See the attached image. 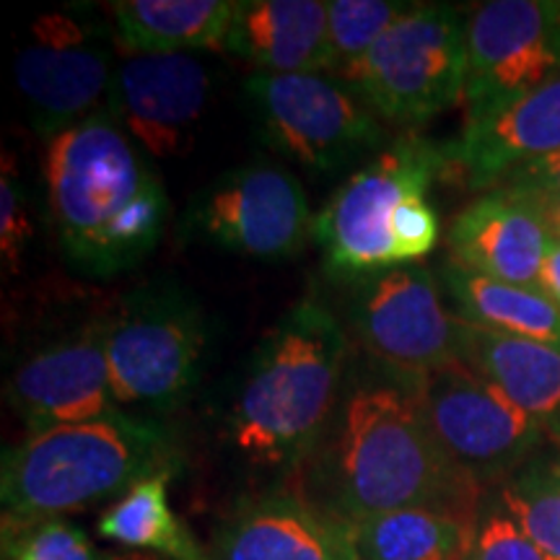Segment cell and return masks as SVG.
Listing matches in <instances>:
<instances>
[{
    "mask_svg": "<svg viewBox=\"0 0 560 560\" xmlns=\"http://www.w3.org/2000/svg\"><path fill=\"white\" fill-rule=\"evenodd\" d=\"M322 511L355 524L395 509H433L475 522L486 490L433 433L420 376L353 366L314 446ZM306 459V462H310Z\"/></svg>",
    "mask_w": 560,
    "mask_h": 560,
    "instance_id": "obj_1",
    "label": "cell"
},
{
    "mask_svg": "<svg viewBox=\"0 0 560 560\" xmlns=\"http://www.w3.org/2000/svg\"><path fill=\"white\" fill-rule=\"evenodd\" d=\"M45 190L62 255L94 278L136 268L170 215L164 182L109 109L50 140Z\"/></svg>",
    "mask_w": 560,
    "mask_h": 560,
    "instance_id": "obj_2",
    "label": "cell"
},
{
    "mask_svg": "<svg viewBox=\"0 0 560 560\" xmlns=\"http://www.w3.org/2000/svg\"><path fill=\"white\" fill-rule=\"evenodd\" d=\"M338 317L306 299L265 335L229 412V436L262 470L306 465L330 420L348 369Z\"/></svg>",
    "mask_w": 560,
    "mask_h": 560,
    "instance_id": "obj_3",
    "label": "cell"
},
{
    "mask_svg": "<svg viewBox=\"0 0 560 560\" xmlns=\"http://www.w3.org/2000/svg\"><path fill=\"white\" fill-rule=\"evenodd\" d=\"M177 470V446L156 420L112 410L102 418L30 433L3 454L5 524L60 520L138 482Z\"/></svg>",
    "mask_w": 560,
    "mask_h": 560,
    "instance_id": "obj_4",
    "label": "cell"
},
{
    "mask_svg": "<svg viewBox=\"0 0 560 560\" xmlns=\"http://www.w3.org/2000/svg\"><path fill=\"white\" fill-rule=\"evenodd\" d=\"M208 322L179 285L130 293L104 322V353L117 408L172 412L200 380Z\"/></svg>",
    "mask_w": 560,
    "mask_h": 560,
    "instance_id": "obj_5",
    "label": "cell"
},
{
    "mask_svg": "<svg viewBox=\"0 0 560 560\" xmlns=\"http://www.w3.org/2000/svg\"><path fill=\"white\" fill-rule=\"evenodd\" d=\"M338 75L384 120H431L465 100V21L446 3H412L363 58Z\"/></svg>",
    "mask_w": 560,
    "mask_h": 560,
    "instance_id": "obj_6",
    "label": "cell"
},
{
    "mask_svg": "<svg viewBox=\"0 0 560 560\" xmlns=\"http://www.w3.org/2000/svg\"><path fill=\"white\" fill-rule=\"evenodd\" d=\"M450 172L444 145L402 136L376 153L314 215L312 240L325 252L327 270L342 280L400 268L392 219L408 198L425 195Z\"/></svg>",
    "mask_w": 560,
    "mask_h": 560,
    "instance_id": "obj_7",
    "label": "cell"
},
{
    "mask_svg": "<svg viewBox=\"0 0 560 560\" xmlns=\"http://www.w3.org/2000/svg\"><path fill=\"white\" fill-rule=\"evenodd\" d=\"M247 100L265 143L280 156L332 172L384 143L380 115L342 75L255 73Z\"/></svg>",
    "mask_w": 560,
    "mask_h": 560,
    "instance_id": "obj_8",
    "label": "cell"
},
{
    "mask_svg": "<svg viewBox=\"0 0 560 560\" xmlns=\"http://www.w3.org/2000/svg\"><path fill=\"white\" fill-rule=\"evenodd\" d=\"M420 400L441 446L482 490L506 482L548 441L506 392L462 361L420 376Z\"/></svg>",
    "mask_w": 560,
    "mask_h": 560,
    "instance_id": "obj_9",
    "label": "cell"
},
{
    "mask_svg": "<svg viewBox=\"0 0 560 560\" xmlns=\"http://www.w3.org/2000/svg\"><path fill=\"white\" fill-rule=\"evenodd\" d=\"M348 338L371 361L423 376L459 361L462 319L444 306L429 268L402 265L355 280Z\"/></svg>",
    "mask_w": 560,
    "mask_h": 560,
    "instance_id": "obj_10",
    "label": "cell"
},
{
    "mask_svg": "<svg viewBox=\"0 0 560 560\" xmlns=\"http://www.w3.org/2000/svg\"><path fill=\"white\" fill-rule=\"evenodd\" d=\"M467 120H486L560 73V0H488L465 19Z\"/></svg>",
    "mask_w": 560,
    "mask_h": 560,
    "instance_id": "obj_11",
    "label": "cell"
},
{
    "mask_svg": "<svg viewBox=\"0 0 560 560\" xmlns=\"http://www.w3.org/2000/svg\"><path fill=\"white\" fill-rule=\"evenodd\" d=\"M192 240L252 260H289L312 240L314 215L299 179L276 164L221 174L195 195L185 213Z\"/></svg>",
    "mask_w": 560,
    "mask_h": 560,
    "instance_id": "obj_12",
    "label": "cell"
},
{
    "mask_svg": "<svg viewBox=\"0 0 560 560\" xmlns=\"http://www.w3.org/2000/svg\"><path fill=\"white\" fill-rule=\"evenodd\" d=\"M115 73L104 30L68 13L42 16L16 58V83L30 120L50 138L107 109Z\"/></svg>",
    "mask_w": 560,
    "mask_h": 560,
    "instance_id": "obj_13",
    "label": "cell"
},
{
    "mask_svg": "<svg viewBox=\"0 0 560 560\" xmlns=\"http://www.w3.org/2000/svg\"><path fill=\"white\" fill-rule=\"evenodd\" d=\"M210 91L190 52L132 55L117 68L107 109L145 156L172 159L190 145Z\"/></svg>",
    "mask_w": 560,
    "mask_h": 560,
    "instance_id": "obj_14",
    "label": "cell"
},
{
    "mask_svg": "<svg viewBox=\"0 0 560 560\" xmlns=\"http://www.w3.org/2000/svg\"><path fill=\"white\" fill-rule=\"evenodd\" d=\"M5 395L30 433L117 410L104 353V322L32 353L11 374Z\"/></svg>",
    "mask_w": 560,
    "mask_h": 560,
    "instance_id": "obj_15",
    "label": "cell"
},
{
    "mask_svg": "<svg viewBox=\"0 0 560 560\" xmlns=\"http://www.w3.org/2000/svg\"><path fill=\"white\" fill-rule=\"evenodd\" d=\"M560 151V73L486 120L465 122L444 145L450 172L470 190H490L503 174Z\"/></svg>",
    "mask_w": 560,
    "mask_h": 560,
    "instance_id": "obj_16",
    "label": "cell"
},
{
    "mask_svg": "<svg viewBox=\"0 0 560 560\" xmlns=\"http://www.w3.org/2000/svg\"><path fill=\"white\" fill-rule=\"evenodd\" d=\"M210 560H355L350 529L317 503L272 493L223 524Z\"/></svg>",
    "mask_w": 560,
    "mask_h": 560,
    "instance_id": "obj_17",
    "label": "cell"
},
{
    "mask_svg": "<svg viewBox=\"0 0 560 560\" xmlns=\"http://www.w3.org/2000/svg\"><path fill=\"white\" fill-rule=\"evenodd\" d=\"M550 231L527 200L488 190L459 210L446 244L450 257L478 276L537 289Z\"/></svg>",
    "mask_w": 560,
    "mask_h": 560,
    "instance_id": "obj_18",
    "label": "cell"
},
{
    "mask_svg": "<svg viewBox=\"0 0 560 560\" xmlns=\"http://www.w3.org/2000/svg\"><path fill=\"white\" fill-rule=\"evenodd\" d=\"M223 50L257 73H332L327 0H242L234 3Z\"/></svg>",
    "mask_w": 560,
    "mask_h": 560,
    "instance_id": "obj_19",
    "label": "cell"
},
{
    "mask_svg": "<svg viewBox=\"0 0 560 560\" xmlns=\"http://www.w3.org/2000/svg\"><path fill=\"white\" fill-rule=\"evenodd\" d=\"M459 361L506 392L548 441L560 444V348L462 322Z\"/></svg>",
    "mask_w": 560,
    "mask_h": 560,
    "instance_id": "obj_20",
    "label": "cell"
},
{
    "mask_svg": "<svg viewBox=\"0 0 560 560\" xmlns=\"http://www.w3.org/2000/svg\"><path fill=\"white\" fill-rule=\"evenodd\" d=\"M439 280L467 325L560 348V312L537 289L478 276L452 257L441 262Z\"/></svg>",
    "mask_w": 560,
    "mask_h": 560,
    "instance_id": "obj_21",
    "label": "cell"
},
{
    "mask_svg": "<svg viewBox=\"0 0 560 560\" xmlns=\"http://www.w3.org/2000/svg\"><path fill=\"white\" fill-rule=\"evenodd\" d=\"M117 37L136 55L192 52L223 47L234 3L229 0H120Z\"/></svg>",
    "mask_w": 560,
    "mask_h": 560,
    "instance_id": "obj_22",
    "label": "cell"
},
{
    "mask_svg": "<svg viewBox=\"0 0 560 560\" xmlns=\"http://www.w3.org/2000/svg\"><path fill=\"white\" fill-rule=\"evenodd\" d=\"M348 529L355 560H467L475 522L433 509H395Z\"/></svg>",
    "mask_w": 560,
    "mask_h": 560,
    "instance_id": "obj_23",
    "label": "cell"
},
{
    "mask_svg": "<svg viewBox=\"0 0 560 560\" xmlns=\"http://www.w3.org/2000/svg\"><path fill=\"white\" fill-rule=\"evenodd\" d=\"M172 472L138 482L96 522V532L125 550L156 552L170 560H210L170 506Z\"/></svg>",
    "mask_w": 560,
    "mask_h": 560,
    "instance_id": "obj_24",
    "label": "cell"
},
{
    "mask_svg": "<svg viewBox=\"0 0 560 560\" xmlns=\"http://www.w3.org/2000/svg\"><path fill=\"white\" fill-rule=\"evenodd\" d=\"M495 490L532 540L560 560V444L542 446Z\"/></svg>",
    "mask_w": 560,
    "mask_h": 560,
    "instance_id": "obj_25",
    "label": "cell"
},
{
    "mask_svg": "<svg viewBox=\"0 0 560 560\" xmlns=\"http://www.w3.org/2000/svg\"><path fill=\"white\" fill-rule=\"evenodd\" d=\"M330 50L335 70L363 58L412 9L402 0H330Z\"/></svg>",
    "mask_w": 560,
    "mask_h": 560,
    "instance_id": "obj_26",
    "label": "cell"
},
{
    "mask_svg": "<svg viewBox=\"0 0 560 560\" xmlns=\"http://www.w3.org/2000/svg\"><path fill=\"white\" fill-rule=\"evenodd\" d=\"M5 560H104L86 532L62 520L34 524L3 522Z\"/></svg>",
    "mask_w": 560,
    "mask_h": 560,
    "instance_id": "obj_27",
    "label": "cell"
},
{
    "mask_svg": "<svg viewBox=\"0 0 560 560\" xmlns=\"http://www.w3.org/2000/svg\"><path fill=\"white\" fill-rule=\"evenodd\" d=\"M467 560H556L537 545L501 501L499 490L482 495Z\"/></svg>",
    "mask_w": 560,
    "mask_h": 560,
    "instance_id": "obj_28",
    "label": "cell"
},
{
    "mask_svg": "<svg viewBox=\"0 0 560 560\" xmlns=\"http://www.w3.org/2000/svg\"><path fill=\"white\" fill-rule=\"evenodd\" d=\"M439 215L429 206L425 195L405 200L395 210V219H392V236H395L400 268L402 265H418V260L431 255L439 242Z\"/></svg>",
    "mask_w": 560,
    "mask_h": 560,
    "instance_id": "obj_29",
    "label": "cell"
},
{
    "mask_svg": "<svg viewBox=\"0 0 560 560\" xmlns=\"http://www.w3.org/2000/svg\"><path fill=\"white\" fill-rule=\"evenodd\" d=\"M32 240V221L26 213L24 190L16 174L9 170L0 179V252H3L5 268L16 272L24 257L26 244Z\"/></svg>",
    "mask_w": 560,
    "mask_h": 560,
    "instance_id": "obj_30",
    "label": "cell"
},
{
    "mask_svg": "<svg viewBox=\"0 0 560 560\" xmlns=\"http://www.w3.org/2000/svg\"><path fill=\"white\" fill-rule=\"evenodd\" d=\"M490 190H503L516 198H537V195H560V151L550 156L527 161L503 174Z\"/></svg>",
    "mask_w": 560,
    "mask_h": 560,
    "instance_id": "obj_31",
    "label": "cell"
},
{
    "mask_svg": "<svg viewBox=\"0 0 560 560\" xmlns=\"http://www.w3.org/2000/svg\"><path fill=\"white\" fill-rule=\"evenodd\" d=\"M537 291L542 293L545 299L556 304L560 312V240L558 236H550L548 249H545V260L540 270V280H537Z\"/></svg>",
    "mask_w": 560,
    "mask_h": 560,
    "instance_id": "obj_32",
    "label": "cell"
},
{
    "mask_svg": "<svg viewBox=\"0 0 560 560\" xmlns=\"http://www.w3.org/2000/svg\"><path fill=\"white\" fill-rule=\"evenodd\" d=\"M522 200H527L529 206L537 210V215L542 219L545 229L550 231V236H558L560 240V195H537V198H522Z\"/></svg>",
    "mask_w": 560,
    "mask_h": 560,
    "instance_id": "obj_33",
    "label": "cell"
},
{
    "mask_svg": "<svg viewBox=\"0 0 560 560\" xmlns=\"http://www.w3.org/2000/svg\"><path fill=\"white\" fill-rule=\"evenodd\" d=\"M104 560H170L156 552H143V550H117V552H104Z\"/></svg>",
    "mask_w": 560,
    "mask_h": 560,
    "instance_id": "obj_34",
    "label": "cell"
}]
</instances>
